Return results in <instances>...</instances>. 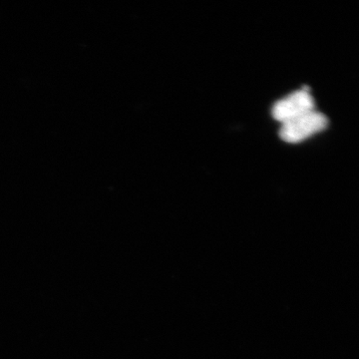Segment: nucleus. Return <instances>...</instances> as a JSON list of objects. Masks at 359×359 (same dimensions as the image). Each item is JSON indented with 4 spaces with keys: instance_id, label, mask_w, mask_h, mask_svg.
<instances>
[{
    "instance_id": "nucleus-1",
    "label": "nucleus",
    "mask_w": 359,
    "mask_h": 359,
    "mask_svg": "<svg viewBox=\"0 0 359 359\" xmlns=\"http://www.w3.org/2000/svg\"><path fill=\"white\" fill-rule=\"evenodd\" d=\"M327 126V116L313 110L292 121L283 123L280 130V137L287 143L297 144L323 132Z\"/></svg>"
},
{
    "instance_id": "nucleus-2",
    "label": "nucleus",
    "mask_w": 359,
    "mask_h": 359,
    "mask_svg": "<svg viewBox=\"0 0 359 359\" xmlns=\"http://www.w3.org/2000/svg\"><path fill=\"white\" fill-rule=\"evenodd\" d=\"M313 110V96L309 87H304L299 91L294 92L278 101L273 107V117L283 124Z\"/></svg>"
}]
</instances>
